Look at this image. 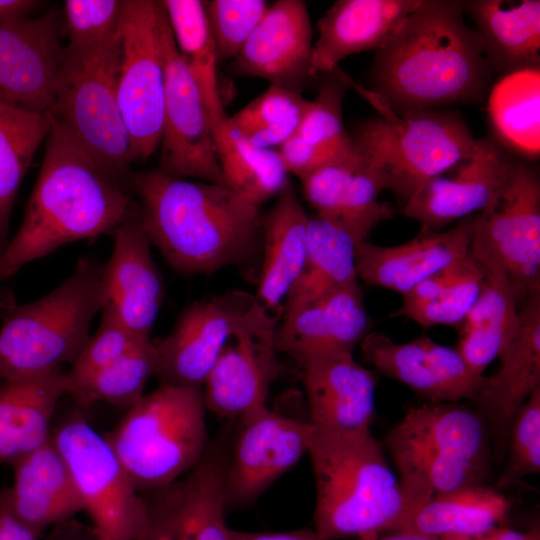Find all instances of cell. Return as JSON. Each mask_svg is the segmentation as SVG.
<instances>
[{
	"instance_id": "f1b7e54d",
	"label": "cell",
	"mask_w": 540,
	"mask_h": 540,
	"mask_svg": "<svg viewBox=\"0 0 540 540\" xmlns=\"http://www.w3.org/2000/svg\"><path fill=\"white\" fill-rule=\"evenodd\" d=\"M276 197L262 216V263L255 295L269 313L281 306L300 276L308 246L309 214L291 182Z\"/></svg>"
},
{
	"instance_id": "d6a6232c",
	"label": "cell",
	"mask_w": 540,
	"mask_h": 540,
	"mask_svg": "<svg viewBox=\"0 0 540 540\" xmlns=\"http://www.w3.org/2000/svg\"><path fill=\"white\" fill-rule=\"evenodd\" d=\"M356 247L357 243L339 222L317 214L309 215L305 263L285 298L282 316L358 280Z\"/></svg>"
},
{
	"instance_id": "7a4b0ae2",
	"label": "cell",
	"mask_w": 540,
	"mask_h": 540,
	"mask_svg": "<svg viewBox=\"0 0 540 540\" xmlns=\"http://www.w3.org/2000/svg\"><path fill=\"white\" fill-rule=\"evenodd\" d=\"M130 183L151 245L174 270L211 275L262 253L263 215L229 187L159 168L132 173Z\"/></svg>"
},
{
	"instance_id": "7402d4cb",
	"label": "cell",
	"mask_w": 540,
	"mask_h": 540,
	"mask_svg": "<svg viewBox=\"0 0 540 540\" xmlns=\"http://www.w3.org/2000/svg\"><path fill=\"white\" fill-rule=\"evenodd\" d=\"M313 29L307 5L301 0H278L233 59L231 71L262 78L270 85L301 93L313 78Z\"/></svg>"
},
{
	"instance_id": "d590c367",
	"label": "cell",
	"mask_w": 540,
	"mask_h": 540,
	"mask_svg": "<svg viewBox=\"0 0 540 540\" xmlns=\"http://www.w3.org/2000/svg\"><path fill=\"white\" fill-rule=\"evenodd\" d=\"M178 51L202 95L215 134L227 120L218 89V54L200 0H163Z\"/></svg>"
},
{
	"instance_id": "5b68a950",
	"label": "cell",
	"mask_w": 540,
	"mask_h": 540,
	"mask_svg": "<svg viewBox=\"0 0 540 540\" xmlns=\"http://www.w3.org/2000/svg\"><path fill=\"white\" fill-rule=\"evenodd\" d=\"M489 436L478 411L462 404L410 408L385 438L409 515L434 496L484 484Z\"/></svg>"
},
{
	"instance_id": "d6986e66",
	"label": "cell",
	"mask_w": 540,
	"mask_h": 540,
	"mask_svg": "<svg viewBox=\"0 0 540 540\" xmlns=\"http://www.w3.org/2000/svg\"><path fill=\"white\" fill-rule=\"evenodd\" d=\"M60 13L49 10L0 24V102L46 113L54 103L55 84L65 46Z\"/></svg>"
},
{
	"instance_id": "d4e9b609",
	"label": "cell",
	"mask_w": 540,
	"mask_h": 540,
	"mask_svg": "<svg viewBox=\"0 0 540 540\" xmlns=\"http://www.w3.org/2000/svg\"><path fill=\"white\" fill-rule=\"evenodd\" d=\"M368 328L369 318L356 280L282 316L275 347L297 362L324 353H353Z\"/></svg>"
},
{
	"instance_id": "44dd1931",
	"label": "cell",
	"mask_w": 540,
	"mask_h": 540,
	"mask_svg": "<svg viewBox=\"0 0 540 540\" xmlns=\"http://www.w3.org/2000/svg\"><path fill=\"white\" fill-rule=\"evenodd\" d=\"M309 422L319 434L343 435L371 430L376 407L375 374L353 353L332 352L298 362Z\"/></svg>"
},
{
	"instance_id": "6da1fadb",
	"label": "cell",
	"mask_w": 540,
	"mask_h": 540,
	"mask_svg": "<svg viewBox=\"0 0 540 540\" xmlns=\"http://www.w3.org/2000/svg\"><path fill=\"white\" fill-rule=\"evenodd\" d=\"M130 177L104 166L52 117L23 222L0 254V282L67 243L112 236L138 211Z\"/></svg>"
},
{
	"instance_id": "1f68e13d",
	"label": "cell",
	"mask_w": 540,
	"mask_h": 540,
	"mask_svg": "<svg viewBox=\"0 0 540 540\" xmlns=\"http://www.w3.org/2000/svg\"><path fill=\"white\" fill-rule=\"evenodd\" d=\"M483 266V265H482ZM480 294L458 325L457 350L470 370L484 375L517 330L519 297L507 274L498 266H483Z\"/></svg>"
},
{
	"instance_id": "60d3db41",
	"label": "cell",
	"mask_w": 540,
	"mask_h": 540,
	"mask_svg": "<svg viewBox=\"0 0 540 540\" xmlns=\"http://www.w3.org/2000/svg\"><path fill=\"white\" fill-rule=\"evenodd\" d=\"M347 76L339 67L325 73L317 96L308 108L297 134L303 139L336 152H347L352 147L350 134L342 119V104L349 88Z\"/></svg>"
},
{
	"instance_id": "db71d44e",
	"label": "cell",
	"mask_w": 540,
	"mask_h": 540,
	"mask_svg": "<svg viewBox=\"0 0 540 540\" xmlns=\"http://www.w3.org/2000/svg\"><path fill=\"white\" fill-rule=\"evenodd\" d=\"M355 540H440L437 537H432L426 534H422L412 530H395L387 532L375 537L366 538V539H355Z\"/></svg>"
},
{
	"instance_id": "836d02e7",
	"label": "cell",
	"mask_w": 540,
	"mask_h": 540,
	"mask_svg": "<svg viewBox=\"0 0 540 540\" xmlns=\"http://www.w3.org/2000/svg\"><path fill=\"white\" fill-rule=\"evenodd\" d=\"M511 501L499 490L474 485L432 497L417 507L398 529L432 537L474 536L500 525Z\"/></svg>"
},
{
	"instance_id": "8fae6325",
	"label": "cell",
	"mask_w": 540,
	"mask_h": 540,
	"mask_svg": "<svg viewBox=\"0 0 540 540\" xmlns=\"http://www.w3.org/2000/svg\"><path fill=\"white\" fill-rule=\"evenodd\" d=\"M51 438L69 468L97 540H135L147 522V502L105 436L85 420L73 418Z\"/></svg>"
},
{
	"instance_id": "7bdbcfd3",
	"label": "cell",
	"mask_w": 540,
	"mask_h": 540,
	"mask_svg": "<svg viewBox=\"0 0 540 540\" xmlns=\"http://www.w3.org/2000/svg\"><path fill=\"white\" fill-rule=\"evenodd\" d=\"M141 339L128 329L108 302L101 311V322L96 332L66 372L68 393L73 385L117 361Z\"/></svg>"
},
{
	"instance_id": "816d5d0a",
	"label": "cell",
	"mask_w": 540,
	"mask_h": 540,
	"mask_svg": "<svg viewBox=\"0 0 540 540\" xmlns=\"http://www.w3.org/2000/svg\"><path fill=\"white\" fill-rule=\"evenodd\" d=\"M41 5V1L34 0H0V24L29 17Z\"/></svg>"
},
{
	"instance_id": "b9f144b4",
	"label": "cell",
	"mask_w": 540,
	"mask_h": 540,
	"mask_svg": "<svg viewBox=\"0 0 540 540\" xmlns=\"http://www.w3.org/2000/svg\"><path fill=\"white\" fill-rule=\"evenodd\" d=\"M507 442L508 458L495 485L499 491L540 472V386L515 415Z\"/></svg>"
},
{
	"instance_id": "11a10c76",
	"label": "cell",
	"mask_w": 540,
	"mask_h": 540,
	"mask_svg": "<svg viewBox=\"0 0 540 540\" xmlns=\"http://www.w3.org/2000/svg\"><path fill=\"white\" fill-rule=\"evenodd\" d=\"M15 307V301L10 295L0 293V311L9 312Z\"/></svg>"
},
{
	"instance_id": "83f0119b",
	"label": "cell",
	"mask_w": 540,
	"mask_h": 540,
	"mask_svg": "<svg viewBox=\"0 0 540 540\" xmlns=\"http://www.w3.org/2000/svg\"><path fill=\"white\" fill-rule=\"evenodd\" d=\"M421 0H338L318 20L311 74L335 70L346 57L381 48Z\"/></svg>"
},
{
	"instance_id": "ba28073f",
	"label": "cell",
	"mask_w": 540,
	"mask_h": 540,
	"mask_svg": "<svg viewBox=\"0 0 540 540\" xmlns=\"http://www.w3.org/2000/svg\"><path fill=\"white\" fill-rule=\"evenodd\" d=\"M203 388L160 384L105 438L139 493L180 479L208 449Z\"/></svg>"
},
{
	"instance_id": "f546056e",
	"label": "cell",
	"mask_w": 540,
	"mask_h": 540,
	"mask_svg": "<svg viewBox=\"0 0 540 540\" xmlns=\"http://www.w3.org/2000/svg\"><path fill=\"white\" fill-rule=\"evenodd\" d=\"M475 23L486 60L501 76L540 68V1H463Z\"/></svg>"
},
{
	"instance_id": "e0dca14e",
	"label": "cell",
	"mask_w": 540,
	"mask_h": 540,
	"mask_svg": "<svg viewBox=\"0 0 540 540\" xmlns=\"http://www.w3.org/2000/svg\"><path fill=\"white\" fill-rule=\"evenodd\" d=\"M519 159L492 136L477 138L473 151L424 183L402 214L423 229L440 231L479 213L509 180Z\"/></svg>"
},
{
	"instance_id": "9f6ffc18",
	"label": "cell",
	"mask_w": 540,
	"mask_h": 540,
	"mask_svg": "<svg viewBox=\"0 0 540 540\" xmlns=\"http://www.w3.org/2000/svg\"><path fill=\"white\" fill-rule=\"evenodd\" d=\"M96 540H97V538H96Z\"/></svg>"
},
{
	"instance_id": "681fc988",
	"label": "cell",
	"mask_w": 540,
	"mask_h": 540,
	"mask_svg": "<svg viewBox=\"0 0 540 540\" xmlns=\"http://www.w3.org/2000/svg\"><path fill=\"white\" fill-rule=\"evenodd\" d=\"M440 540H540L539 525L527 531H518L505 526H495L488 531L474 536H446Z\"/></svg>"
},
{
	"instance_id": "f5cc1de1",
	"label": "cell",
	"mask_w": 540,
	"mask_h": 540,
	"mask_svg": "<svg viewBox=\"0 0 540 540\" xmlns=\"http://www.w3.org/2000/svg\"><path fill=\"white\" fill-rule=\"evenodd\" d=\"M0 540H39L38 535L0 507Z\"/></svg>"
},
{
	"instance_id": "ffe728a7",
	"label": "cell",
	"mask_w": 540,
	"mask_h": 540,
	"mask_svg": "<svg viewBox=\"0 0 540 540\" xmlns=\"http://www.w3.org/2000/svg\"><path fill=\"white\" fill-rule=\"evenodd\" d=\"M365 361L377 372L408 386L428 403L473 401L485 375H476L456 348L427 336L398 343L383 333L367 334L361 341Z\"/></svg>"
},
{
	"instance_id": "9a60e30c",
	"label": "cell",
	"mask_w": 540,
	"mask_h": 540,
	"mask_svg": "<svg viewBox=\"0 0 540 540\" xmlns=\"http://www.w3.org/2000/svg\"><path fill=\"white\" fill-rule=\"evenodd\" d=\"M277 319L256 300L224 345L203 389L206 409L223 419H238L266 405L279 374L275 347Z\"/></svg>"
},
{
	"instance_id": "f6af8a7d",
	"label": "cell",
	"mask_w": 540,
	"mask_h": 540,
	"mask_svg": "<svg viewBox=\"0 0 540 540\" xmlns=\"http://www.w3.org/2000/svg\"><path fill=\"white\" fill-rule=\"evenodd\" d=\"M123 0H66L63 28L68 47L91 48L113 41L118 34Z\"/></svg>"
},
{
	"instance_id": "4316f807",
	"label": "cell",
	"mask_w": 540,
	"mask_h": 540,
	"mask_svg": "<svg viewBox=\"0 0 540 540\" xmlns=\"http://www.w3.org/2000/svg\"><path fill=\"white\" fill-rule=\"evenodd\" d=\"M14 482L0 507L39 534L83 511L69 468L52 438L14 463Z\"/></svg>"
},
{
	"instance_id": "8992f818",
	"label": "cell",
	"mask_w": 540,
	"mask_h": 540,
	"mask_svg": "<svg viewBox=\"0 0 540 540\" xmlns=\"http://www.w3.org/2000/svg\"><path fill=\"white\" fill-rule=\"evenodd\" d=\"M108 301L104 264L80 257L73 273L52 292L9 311L0 330V379H33L72 365Z\"/></svg>"
},
{
	"instance_id": "603a6c76",
	"label": "cell",
	"mask_w": 540,
	"mask_h": 540,
	"mask_svg": "<svg viewBox=\"0 0 540 540\" xmlns=\"http://www.w3.org/2000/svg\"><path fill=\"white\" fill-rule=\"evenodd\" d=\"M474 215L447 230L422 228L412 240L395 246L360 243L356 247L357 277L369 285L404 295L435 272L470 254Z\"/></svg>"
},
{
	"instance_id": "277c9868",
	"label": "cell",
	"mask_w": 540,
	"mask_h": 540,
	"mask_svg": "<svg viewBox=\"0 0 540 540\" xmlns=\"http://www.w3.org/2000/svg\"><path fill=\"white\" fill-rule=\"evenodd\" d=\"M308 454L316 487L314 531L321 540L366 539L401 527L409 509L371 430L313 431Z\"/></svg>"
},
{
	"instance_id": "4fadbf2b",
	"label": "cell",
	"mask_w": 540,
	"mask_h": 540,
	"mask_svg": "<svg viewBox=\"0 0 540 540\" xmlns=\"http://www.w3.org/2000/svg\"><path fill=\"white\" fill-rule=\"evenodd\" d=\"M161 43L165 100L159 169L175 178L227 186L202 95L177 49L165 11Z\"/></svg>"
},
{
	"instance_id": "bcb514c9",
	"label": "cell",
	"mask_w": 540,
	"mask_h": 540,
	"mask_svg": "<svg viewBox=\"0 0 540 540\" xmlns=\"http://www.w3.org/2000/svg\"><path fill=\"white\" fill-rule=\"evenodd\" d=\"M484 268L479 266L447 287L435 298L409 307H399L392 316L406 317L423 328L459 325L477 300L483 283Z\"/></svg>"
},
{
	"instance_id": "2e32d148",
	"label": "cell",
	"mask_w": 540,
	"mask_h": 540,
	"mask_svg": "<svg viewBox=\"0 0 540 540\" xmlns=\"http://www.w3.org/2000/svg\"><path fill=\"white\" fill-rule=\"evenodd\" d=\"M223 442L208 447L198 464L172 484L145 497L148 517L135 540H229L225 522Z\"/></svg>"
},
{
	"instance_id": "4dcf8cb0",
	"label": "cell",
	"mask_w": 540,
	"mask_h": 540,
	"mask_svg": "<svg viewBox=\"0 0 540 540\" xmlns=\"http://www.w3.org/2000/svg\"><path fill=\"white\" fill-rule=\"evenodd\" d=\"M67 394L63 371L27 380L0 379V461L14 463L47 442L56 406Z\"/></svg>"
},
{
	"instance_id": "30bf717a",
	"label": "cell",
	"mask_w": 540,
	"mask_h": 540,
	"mask_svg": "<svg viewBox=\"0 0 540 540\" xmlns=\"http://www.w3.org/2000/svg\"><path fill=\"white\" fill-rule=\"evenodd\" d=\"M163 18L161 1L123 0L115 86L134 162L150 158L161 140L165 100Z\"/></svg>"
},
{
	"instance_id": "c3c4849f",
	"label": "cell",
	"mask_w": 540,
	"mask_h": 540,
	"mask_svg": "<svg viewBox=\"0 0 540 540\" xmlns=\"http://www.w3.org/2000/svg\"><path fill=\"white\" fill-rule=\"evenodd\" d=\"M277 151L287 172L300 180L326 162L346 153L313 144L298 134L286 140Z\"/></svg>"
},
{
	"instance_id": "484cf974",
	"label": "cell",
	"mask_w": 540,
	"mask_h": 540,
	"mask_svg": "<svg viewBox=\"0 0 540 540\" xmlns=\"http://www.w3.org/2000/svg\"><path fill=\"white\" fill-rule=\"evenodd\" d=\"M112 237L113 251L104 264L108 302L136 337L149 339L163 302L164 287L138 211Z\"/></svg>"
},
{
	"instance_id": "f907efd6",
	"label": "cell",
	"mask_w": 540,
	"mask_h": 540,
	"mask_svg": "<svg viewBox=\"0 0 540 540\" xmlns=\"http://www.w3.org/2000/svg\"><path fill=\"white\" fill-rule=\"evenodd\" d=\"M229 540H321L311 529L284 532H245L229 529Z\"/></svg>"
},
{
	"instance_id": "52a82bcc",
	"label": "cell",
	"mask_w": 540,
	"mask_h": 540,
	"mask_svg": "<svg viewBox=\"0 0 540 540\" xmlns=\"http://www.w3.org/2000/svg\"><path fill=\"white\" fill-rule=\"evenodd\" d=\"M347 82L380 114L354 129L352 147L376 172L384 190L404 204L424 183L473 151L477 138L459 113L437 109L398 113L349 76Z\"/></svg>"
},
{
	"instance_id": "3957f363",
	"label": "cell",
	"mask_w": 540,
	"mask_h": 540,
	"mask_svg": "<svg viewBox=\"0 0 540 540\" xmlns=\"http://www.w3.org/2000/svg\"><path fill=\"white\" fill-rule=\"evenodd\" d=\"M462 0H421L379 48L373 91L398 113L484 100L492 71Z\"/></svg>"
},
{
	"instance_id": "74e56055",
	"label": "cell",
	"mask_w": 540,
	"mask_h": 540,
	"mask_svg": "<svg viewBox=\"0 0 540 540\" xmlns=\"http://www.w3.org/2000/svg\"><path fill=\"white\" fill-rule=\"evenodd\" d=\"M215 142L227 186L249 203L259 207L290 183L278 151L252 145L228 118L215 134Z\"/></svg>"
},
{
	"instance_id": "7c38bea8",
	"label": "cell",
	"mask_w": 540,
	"mask_h": 540,
	"mask_svg": "<svg viewBox=\"0 0 540 540\" xmlns=\"http://www.w3.org/2000/svg\"><path fill=\"white\" fill-rule=\"evenodd\" d=\"M470 255L500 267L519 298L540 292V181L528 160L519 159L506 184L474 215Z\"/></svg>"
},
{
	"instance_id": "e575fe53",
	"label": "cell",
	"mask_w": 540,
	"mask_h": 540,
	"mask_svg": "<svg viewBox=\"0 0 540 540\" xmlns=\"http://www.w3.org/2000/svg\"><path fill=\"white\" fill-rule=\"evenodd\" d=\"M487 110L496 141L522 159L538 158L540 68L501 76L489 93Z\"/></svg>"
},
{
	"instance_id": "cb8c5ba5",
	"label": "cell",
	"mask_w": 540,
	"mask_h": 540,
	"mask_svg": "<svg viewBox=\"0 0 540 540\" xmlns=\"http://www.w3.org/2000/svg\"><path fill=\"white\" fill-rule=\"evenodd\" d=\"M498 358V370L485 375L473 402L489 434L507 442L515 415L540 386V292L525 299L517 330Z\"/></svg>"
},
{
	"instance_id": "ee69618b",
	"label": "cell",
	"mask_w": 540,
	"mask_h": 540,
	"mask_svg": "<svg viewBox=\"0 0 540 540\" xmlns=\"http://www.w3.org/2000/svg\"><path fill=\"white\" fill-rule=\"evenodd\" d=\"M203 3L218 58L232 60L269 7L264 0H209Z\"/></svg>"
},
{
	"instance_id": "9c48e42d",
	"label": "cell",
	"mask_w": 540,
	"mask_h": 540,
	"mask_svg": "<svg viewBox=\"0 0 540 540\" xmlns=\"http://www.w3.org/2000/svg\"><path fill=\"white\" fill-rule=\"evenodd\" d=\"M117 37L97 47L65 46L49 113L104 166L130 177L134 160L115 86Z\"/></svg>"
},
{
	"instance_id": "ab89813d",
	"label": "cell",
	"mask_w": 540,
	"mask_h": 540,
	"mask_svg": "<svg viewBox=\"0 0 540 540\" xmlns=\"http://www.w3.org/2000/svg\"><path fill=\"white\" fill-rule=\"evenodd\" d=\"M155 371L156 344L141 339L117 361L73 385L68 394L83 405L103 401L129 408L144 395Z\"/></svg>"
},
{
	"instance_id": "8d00e7d4",
	"label": "cell",
	"mask_w": 540,
	"mask_h": 540,
	"mask_svg": "<svg viewBox=\"0 0 540 540\" xmlns=\"http://www.w3.org/2000/svg\"><path fill=\"white\" fill-rule=\"evenodd\" d=\"M51 124L49 112L0 102V254L9 243V222L18 190Z\"/></svg>"
},
{
	"instance_id": "f35d334b",
	"label": "cell",
	"mask_w": 540,
	"mask_h": 540,
	"mask_svg": "<svg viewBox=\"0 0 540 540\" xmlns=\"http://www.w3.org/2000/svg\"><path fill=\"white\" fill-rule=\"evenodd\" d=\"M308 105L301 93L270 85L228 122L252 145L274 149L297 134Z\"/></svg>"
},
{
	"instance_id": "7dc6e473",
	"label": "cell",
	"mask_w": 540,
	"mask_h": 540,
	"mask_svg": "<svg viewBox=\"0 0 540 540\" xmlns=\"http://www.w3.org/2000/svg\"><path fill=\"white\" fill-rule=\"evenodd\" d=\"M358 165L359 156L352 147L300 180L315 214L337 219Z\"/></svg>"
},
{
	"instance_id": "5bb4252c",
	"label": "cell",
	"mask_w": 540,
	"mask_h": 540,
	"mask_svg": "<svg viewBox=\"0 0 540 540\" xmlns=\"http://www.w3.org/2000/svg\"><path fill=\"white\" fill-rule=\"evenodd\" d=\"M225 470L226 508L253 503L308 453L309 421L271 410L267 405L238 418Z\"/></svg>"
},
{
	"instance_id": "ac0fdd59",
	"label": "cell",
	"mask_w": 540,
	"mask_h": 540,
	"mask_svg": "<svg viewBox=\"0 0 540 540\" xmlns=\"http://www.w3.org/2000/svg\"><path fill=\"white\" fill-rule=\"evenodd\" d=\"M256 302L230 290L189 305L172 332L156 344L155 376L160 384L203 387L224 345Z\"/></svg>"
}]
</instances>
